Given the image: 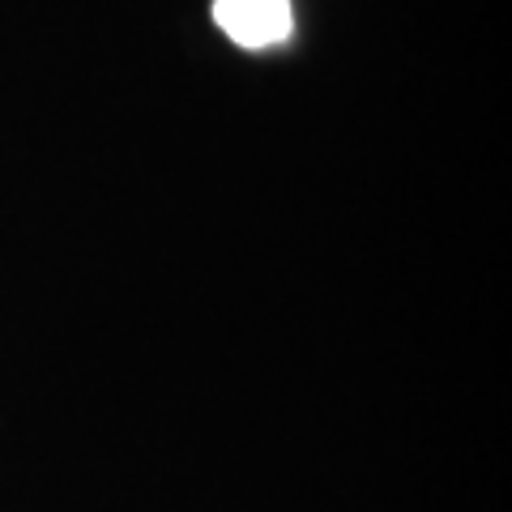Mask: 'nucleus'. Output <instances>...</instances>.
I'll list each match as a JSON object with an SVG mask.
<instances>
[{
  "label": "nucleus",
  "instance_id": "nucleus-1",
  "mask_svg": "<svg viewBox=\"0 0 512 512\" xmlns=\"http://www.w3.org/2000/svg\"><path fill=\"white\" fill-rule=\"evenodd\" d=\"M214 18L239 47H269L291 35V0H214Z\"/></svg>",
  "mask_w": 512,
  "mask_h": 512
}]
</instances>
